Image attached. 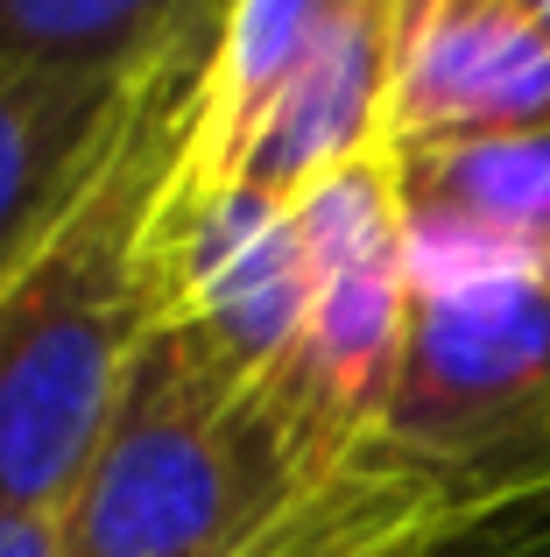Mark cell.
<instances>
[{"label": "cell", "instance_id": "1", "mask_svg": "<svg viewBox=\"0 0 550 557\" xmlns=\"http://www.w3.org/2000/svg\"><path fill=\"white\" fill-rule=\"evenodd\" d=\"M205 71L212 57H177L141 85L99 184L0 283V508L64 516L163 325L155 212L191 156Z\"/></svg>", "mask_w": 550, "mask_h": 557}, {"label": "cell", "instance_id": "2", "mask_svg": "<svg viewBox=\"0 0 550 557\" xmlns=\"http://www.w3.org/2000/svg\"><path fill=\"white\" fill-rule=\"evenodd\" d=\"M303 494L268 395L198 332L155 325L64 502V557H226Z\"/></svg>", "mask_w": 550, "mask_h": 557}, {"label": "cell", "instance_id": "3", "mask_svg": "<svg viewBox=\"0 0 550 557\" xmlns=\"http://www.w3.org/2000/svg\"><path fill=\"white\" fill-rule=\"evenodd\" d=\"M374 445L452 516L550 487V269L416 283L396 403Z\"/></svg>", "mask_w": 550, "mask_h": 557}, {"label": "cell", "instance_id": "4", "mask_svg": "<svg viewBox=\"0 0 550 557\" xmlns=\"http://www.w3.org/2000/svg\"><path fill=\"white\" fill-rule=\"evenodd\" d=\"M297 226L311 247V304L262 395L297 480L317 487L382 437L402 374V339H410L416 275L388 156H367L303 190Z\"/></svg>", "mask_w": 550, "mask_h": 557}, {"label": "cell", "instance_id": "5", "mask_svg": "<svg viewBox=\"0 0 550 557\" xmlns=\"http://www.w3.org/2000/svg\"><path fill=\"white\" fill-rule=\"evenodd\" d=\"M155 297L170 325L198 332L240 381L262 388L311 304V247L297 205L177 170L155 212Z\"/></svg>", "mask_w": 550, "mask_h": 557}, {"label": "cell", "instance_id": "6", "mask_svg": "<svg viewBox=\"0 0 550 557\" xmlns=\"http://www.w3.org/2000/svg\"><path fill=\"white\" fill-rule=\"evenodd\" d=\"M388 149L550 127V36L515 0H396Z\"/></svg>", "mask_w": 550, "mask_h": 557}, {"label": "cell", "instance_id": "7", "mask_svg": "<svg viewBox=\"0 0 550 557\" xmlns=\"http://www.w3.org/2000/svg\"><path fill=\"white\" fill-rule=\"evenodd\" d=\"M416 283L550 269V127L388 149Z\"/></svg>", "mask_w": 550, "mask_h": 557}, {"label": "cell", "instance_id": "8", "mask_svg": "<svg viewBox=\"0 0 550 557\" xmlns=\"http://www.w3.org/2000/svg\"><path fill=\"white\" fill-rule=\"evenodd\" d=\"M396 36L402 8L396 0H353L311 64L275 92V107L254 121L240 156L226 163L220 184L262 190V198L297 205L325 177L388 156V99H396Z\"/></svg>", "mask_w": 550, "mask_h": 557}, {"label": "cell", "instance_id": "9", "mask_svg": "<svg viewBox=\"0 0 550 557\" xmlns=\"http://www.w3.org/2000/svg\"><path fill=\"white\" fill-rule=\"evenodd\" d=\"M141 85H78L0 64V283L99 184L135 121Z\"/></svg>", "mask_w": 550, "mask_h": 557}, {"label": "cell", "instance_id": "10", "mask_svg": "<svg viewBox=\"0 0 550 557\" xmlns=\"http://www.w3.org/2000/svg\"><path fill=\"white\" fill-rule=\"evenodd\" d=\"M234 0H0V64L78 85H141L212 57Z\"/></svg>", "mask_w": 550, "mask_h": 557}, {"label": "cell", "instance_id": "11", "mask_svg": "<svg viewBox=\"0 0 550 557\" xmlns=\"http://www.w3.org/2000/svg\"><path fill=\"white\" fill-rule=\"evenodd\" d=\"M445 522H452L445 494L430 480H416L402 459H388L382 445H367L317 487L289 494L226 557H416Z\"/></svg>", "mask_w": 550, "mask_h": 557}, {"label": "cell", "instance_id": "12", "mask_svg": "<svg viewBox=\"0 0 550 557\" xmlns=\"http://www.w3.org/2000/svg\"><path fill=\"white\" fill-rule=\"evenodd\" d=\"M346 8L353 0H234V14L220 28V50H212V71H205V92H198L191 163H184L198 184L226 177V163L254 135V121L311 64V50L339 28Z\"/></svg>", "mask_w": 550, "mask_h": 557}, {"label": "cell", "instance_id": "13", "mask_svg": "<svg viewBox=\"0 0 550 557\" xmlns=\"http://www.w3.org/2000/svg\"><path fill=\"white\" fill-rule=\"evenodd\" d=\"M416 557H550V487L495 508H466Z\"/></svg>", "mask_w": 550, "mask_h": 557}, {"label": "cell", "instance_id": "14", "mask_svg": "<svg viewBox=\"0 0 550 557\" xmlns=\"http://www.w3.org/2000/svg\"><path fill=\"white\" fill-rule=\"evenodd\" d=\"M0 557H64V522L36 508H0Z\"/></svg>", "mask_w": 550, "mask_h": 557}, {"label": "cell", "instance_id": "15", "mask_svg": "<svg viewBox=\"0 0 550 557\" xmlns=\"http://www.w3.org/2000/svg\"><path fill=\"white\" fill-rule=\"evenodd\" d=\"M515 8H523V14H529V22H537V28H543V36H550V0H515Z\"/></svg>", "mask_w": 550, "mask_h": 557}]
</instances>
